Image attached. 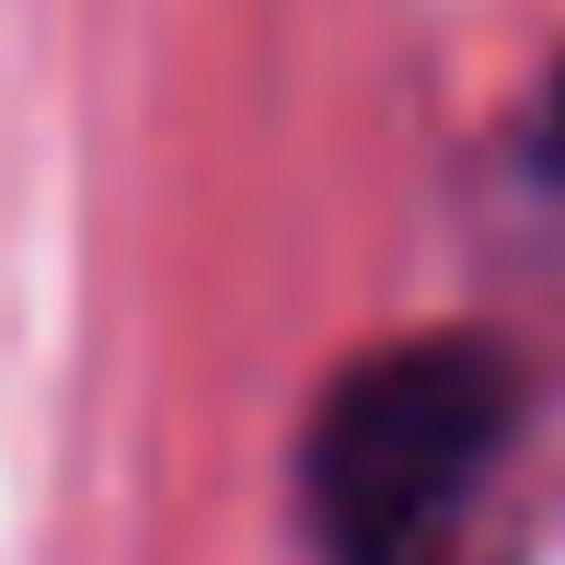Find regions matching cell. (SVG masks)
Masks as SVG:
<instances>
[{
	"instance_id": "obj_1",
	"label": "cell",
	"mask_w": 565,
	"mask_h": 565,
	"mask_svg": "<svg viewBox=\"0 0 565 565\" xmlns=\"http://www.w3.org/2000/svg\"><path fill=\"white\" fill-rule=\"evenodd\" d=\"M520 450V381L484 335H404L323 393L300 439L312 543L335 565H484V508Z\"/></svg>"
},
{
	"instance_id": "obj_2",
	"label": "cell",
	"mask_w": 565,
	"mask_h": 565,
	"mask_svg": "<svg viewBox=\"0 0 565 565\" xmlns=\"http://www.w3.org/2000/svg\"><path fill=\"white\" fill-rule=\"evenodd\" d=\"M543 150H554V173H565V70H554V105H543Z\"/></svg>"
}]
</instances>
